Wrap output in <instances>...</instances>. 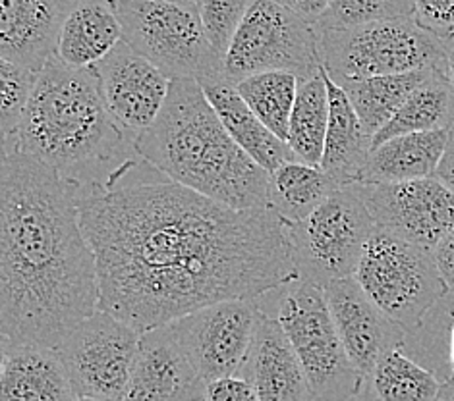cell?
<instances>
[{
    "instance_id": "cell-3",
    "label": "cell",
    "mask_w": 454,
    "mask_h": 401,
    "mask_svg": "<svg viewBox=\"0 0 454 401\" xmlns=\"http://www.w3.org/2000/svg\"><path fill=\"white\" fill-rule=\"evenodd\" d=\"M132 147L170 181L238 211H267L269 172L226 132L201 85L175 80L155 124Z\"/></svg>"
},
{
    "instance_id": "cell-17",
    "label": "cell",
    "mask_w": 454,
    "mask_h": 401,
    "mask_svg": "<svg viewBox=\"0 0 454 401\" xmlns=\"http://www.w3.org/2000/svg\"><path fill=\"white\" fill-rule=\"evenodd\" d=\"M72 0H0V58L41 72L57 54Z\"/></svg>"
},
{
    "instance_id": "cell-25",
    "label": "cell",
    "mask_w": 454,
    "mask_h": 401,
    "mask_svg": "<svg viewBox=\"0 0 454 401\" xmlns=\"http://www.w3.org/2000/svg\"><path fill=\"white\" fill-rule=\"evenodd\" d=\"M340 189L321 166L292 160L269 174V207L285 224L306 220Z\"/></svg>"
},
{
    "instance_id": "cell-24",
    "label": "cell",
    "mask_w": 454,
    "mask_h": 401,
    "mask_svg": "<svg viewBox=\"0 0 454 401\" xmlns=\"http://www.w3.org/2000/svg\"><path fill=\"white\" fill-rule=\"evenodd\" d=\"M437 68L418 70L398 75H377V78L350 80L339 83L348 96L367 137H373L393 120L408 96L424 85Z\"/></svg>"
},
{
    "instance_id": "cell-11",
    "label": "cell",
    "mask_w": 454,
    "mask_h": 401,
    "mask_svg": "<svg viewBox=\"0 0 454 401\" xmlns=\"http://www.w3.org/2000/svg\"><path fill=\"white\" fill-rule=\"evenodd\" d=\"M139 338L136 328L105 311L80 322L57 348L75 396L122 401Z\"/></svg>"
},
{
    "instance_id": "cell-1",
    "label": "cell",
    "mask_w": 454,
    "mask_h": 401,
    "mask_svg": "<svg viewBox=\"0 0 454 401\" xmlns=\"http://www.w3.org/2000/svg\"><path fill=\"white\" fill-rule=\"evenodd\" d=\"M78 181L82 227L97 258L99 311L139 334L215 303L263 299L298 280L286 224L238 211L175 181Z\"/></svg>"
},
{
    "instance_id": "cell-20",
    "label": "cell",
    "mask_w": 454,
    "mask_h": 401,
    "mask_svg": "<svg viewBox=\"0 0 454 401\" xmlns=\"http://www.w3.org/2000/svg\"><path fill=\"white\" fill-rule=\"evenodd\" d=\"M124 41L118 0H72L55 57L72 68H93Z\"/></svg>"
},
{
    "instance_id": "cell-38",
    "label": "cell",
    "mask_w": 454,
    "mask_h": 401,
    "mask_svg": "<svg viewBox=\"0 0 454 401\" xmlns=\"http://www.w3.org/2000/svg\"><path fill=\"white\" fill-rule=\"evenodd\" d=\"M442 42H445V60H442L441 70H442V73H445V78L454 91V35L445 39Z\"/></svg>"
},
{
    "instance_id": "cell-14",
    "label": "cell",
    "mask_w": 454,
    "mask_h": 401,
    "mask_svg": "<svg viewBox=\"0 0 454 401\" xmlns=\"http://www.w3.org/2000/svg\"><path fill=\"white\" fill-rule=\"evenodd\" d=\"M103 101L132 141L155 124L168 99L172 80L126 41L93 66Z\"/></svg>"
},
{
    "instance_id": "cell-30",
    "label": "cell",
    "mask_w": 454,
    "mask_h": 401,
    "mask_svg": "<svg viewBox=\"0 0 454 401\" xmlns=\"http://www.w3.org/2000/svg\"><path fill=\"white\" fill-rule=\"evenodd\" d=\"M400 18H414V0H331L316 27L348 29Z\"/></svg>"
},
{
    "instance_id": "cell-42",
    "label": "cell",
    "mask_w": 454,
    "mask_h": 401,
    "mask_svg": "<svg viewBox=\"0 0 454 401\" xmlns=\"http://www.w3.org/2000/svg\"><path fill=\"white\" fill-rule=\"evenodd\" d=\"M74 401H116V399H105V397H75Z\"/></svg>"
},
{
    "instance_id": "cell-19",
    "label": "cell",
    "mask_w": 454,
    "mask_h": 401,
    "mask_svg": "<svg viewBox=\"0 0 454 401\" xmlns=\"http://www.w3.org/2000/svg\"><path fill=\"white\" fill-rule=\"evenodd\" d=\"M67 366L55 348L3 338L0 401H74Z\"/></svg>"
},
{
    "instance_id": "cell-41",
    "label": "cell",
    "mask_w": 454,
    "mask_h": 401,
    "mask_svg": "<svg viewBox=\"0 0 454 401\" xmlns=\"http://www.w3.org/2000/svg\"><path fill=\"white\" fill-rule=\"evenodd\" d=\"M160 3H172V4H182V6H192V8H200L201 0H160Z\"/></svg>"
},
{
    "instance_id": "cell-15",
    "label": "cell",
    "mask_w": 454,
    "mask_h": 401,
    "mask_svg": "<svg viewBox=\"0 0 454 401\" xmlns=\"http://www.w3.org/2000/svg\"><path fill=\"white\" fill-rule=\"evenodd\" d=\"M207 382L193 368L170 327L144 332L122 401H201Z\"/></svg>"
},
{
    "instance_id": "cell-36",
    "label": "cell",
    "mask_w": 454,
    "mask_h": 401,
    "mask_svg": "<svg viewBox=\"0 0 454 401\" xmlns=\"http://www.w3.org/2000/svg\"><path fill=\"white\" fill-rule=\"evenodd\" d=\"M275 3L292 10V12L311 21V24H317L321 16L327 12L331 0H275Z\"/></svg>"
},
{
    "instance_id": "cell-12",
    "label": "cell",
    "mask_w": 454,
    "mask_h": 401,
    "mask_svg": "<svg viewBox=\"0 0 454 401\" xmlns=\"http://www.w3.org/2000/svg\"><path fill=\"white\" fill-rule=\"evenodd\" d=\"M262 301L234 299L190 312L168 327L205 382L240 376L250 353Z\"/></svg>"
},
{
    "instance_id": "cell-44",
    "label": "cell",
    "mask_w": 454,
    "mask_h": 401,
    "mask_svg": "<svg viewBox=\"0 0 454 401\" xmlns=\"http://www.w3.org/2000/svg\"><path fill=\"white\" fill-rule=\"evenodd\" d=\"M201 401H207V399H201Z\"/></svg>"
},
{
    "instance_id": "cell-13",
    "label": "cell",
    "mask_w": 454,
    "mask_h": 401,
    "mask_svg": "<svg viewBox=\"0 0 454 401\" xmlns=\"http://www.w3.org/2000/svg\"><path fill=\"white\" fill-rule=\"evenodd\" d=\"M360 191L377 227L427 251H435L454 227V191L437 176Z\"/></svg>"
},
{
    "instance_id": "cell-4",
    "label": "cell",
    "mask_w": 454,
    "mask_h": 401,
    "mask_svg": "<svg viewBox=\"0 0 454 401\" xmlns=\"http://www.w3.org/2000/svg\"><path fill=\"white\" fill-rule=\"evenodd\" d=\"M126 132L106 108L93 68H72L52 57L37 83L16 132L3 139L14 149L80 181L91 166L121 153Z\"/></svg>"
},
{
    "instance_id": "cell-34",
    "label": "cell",
    "mask_w": 454,
    "mask_h": 401,
    "mask_svg": "<svg viewBox=\"0 0 454 401\" xmlns=\"http://www.w3.org/2000/svg\"><path fill=\"white\" fill-rule=\"evenodd\" d=\"M207 401H262L254 386L242 376H226L207 384Z\"/></svg>"
},
{
    "instance_id": "cell-27",
    "label": "cell",
    "mask_w": 454,
    "mask_h": 401,
    "mask_svg": "<svg viewBox=\"0 0 454 401\" xmlns=\"http://www.w3.org/2000/svg\"><path fill=\"white\" fill-rule=\"evenodd\" d=\"M454 122V91L441 68L408 96L380 134L372 141V150L400 135L449 129Z\"/></svg>"
},
{
    "instance_id": "cell-35",
    "label": "cell",
    "mask_w": 454,
    "mask_h": 401,
    "mask_svg": "<svg viewBox=\"0 0 454 401\" xmlns=\"http://www.w3.org/2000/svg\"><path fill=\"white\" fill-rule=\"evenodd\" d=\"M434 257L449 289L454 294V227L445 235V240L435 247Z\"/></svg>"
},
{
    "instance_id": "cell-7",
    "label": "cell",
    "mask_w": 454,
    "mask_h": 401,
    "mask_svg": "<svg viewBox=\"0 0 454 401\" xmlns=\"http://www.w3.org/2000/svg\"><path fill=\"white\" fill-rule=\"evenodd\" d=\"M319 47L323 66L337 83L442 68L445 60V42L414 18L319 31Z\"/></svg>"
},
{
    "instance_id": "cell-40",
    "label": "cell",
    "mask_w": 454,
    "mask_h": 401,
    "mask_svg": "<svg viewBox=\"0 0 454 401\" xmlns=\"http://www.w3.org/2000/svg\"><path fill=\"white\" fill-rule=\"evenodd\" d=\"M454 319V317H452ZM449 361H450V376L454 378V322L450 327V340H449Z\"/></svg>"
},
{
    "instance_id": "cell-23",
    "label": "cell",
    "mask_w": 454,
    "mask_h": 401,
    "mask_svg": "<svg viewBox=\"0 0 454 401\" xmlns=\"http://www.w3.org/2000/svg\"><path fill=\"white\" fill-rule=\"evenodd\" d=\"M329 89V127L321 168L337 181L339 188L358 183V178L372 153V137H367L358 114L344 89L323 70Z\"/></svg>"
},
{
    "instance_id": "cell-8",
    "label": "cell",
    "mask_w": 454,
    "mask_h": 401,
    "mask_svg": "<svg viewBox=\"0 0 454 401\" xmlns=\"http://www.w3.org/2000/svg\"><path fill=\"white\" fill-rule=\"evenodd\" d=\"M124 41L167 78L198 81L224 78V58L205 35L200 8L160 0H118Z\"/></svg>"
},
{
    "instance_id": "cell-32",
    "label": "cell",
    "mask_w": 454,
    "mask_h": 401,
    "mask_svg": "<svg viewBox=\"0 0 454 401\" xmlns=\"http://www.w3.org/2000/svg\"><path fill=\"white\" fill-rule=\"evenodd\" d=\"M255 0H201L200 18L213 50L224 58Z\"/></svg>"
},
{
    "instance_id": "cell-39",
    "label": "cell",
    "mask_w": 454,
    "mask_h": 401,
    "mask_svg": "<svg viewBox=\"0 0 454 401\" xmlns=\"http://www.w3.org/2000/svg\"><path fill=\"white\" fill-rule=\"evenodd\" d=\"M439 401H454V378L452 376H449L447 381L442 382Z\"/></svg>"
},
{
    "instance_id": "cell-9",
    "label": "cell",
    "mask_w": 454,
    "mask_h": 401,
    "mask_svg": "<svg viewBox=\"0 0 454 401\" xmlns=\"http://www.w3.org/2000/svg\"><path fill=\"white\" fill-rule=\"evenodd\" d=\"M373 232L375 222L358 183L337 189L306 220L286 224L298 280L325 289L352 278Z\"/></svg>"
},
{
    "instance_id": "cell-5",
    "label": "cell",
    "mask_w": 454,
    "mask_h": 401,
    "mask_svg": "<svg viewBox=\"0 0 454 401\" xmlns=\"http://www.w3.org/2000/svg\"><path fill=\"white\" fill-rule=\"evenodd\" d=\"M354 278L367 299L408 335L424 327L427 314L450 294L434 251L377 226L364 247Z\"/></svg>"
},
{
    "instance_id": "cell-33",
    "label": "cell",
    "mask_w": 454,
    "mask_h": 401,
    "mask_svg": "<svg viewBox=\"0 0 454 401\" xmlns=\"http://www.w3.org/2000/svg\"><path fill=\"white\" fill-rule=\"evenodd\" d=\"M414 19L445 41L454 35V0H414Z\"/></svg>"
},
{
    "instance_id": "cell-26",
    "label": "cell",
    "mask_w": 454,
    "mask_h": 401,
    "mask_svg": "<svg viewBox=\"0 0 454 401\" xmlns=\"http://www.w3.org/2000/svg\"><path fill=\"white\" fill-rule=\"evenodd\" d=\"M404 348L388 350L364 378V401H439L442 382Z\"/></svg>"
},
{
    "instance_id": "cell-37",
    "label": "cell",
    "mask_w": 454,
    "mask_h": 401,
    "mask_svg": "<svg viewBox=\"0 0 454 401\" xmlns=\"http://www.w3.org/2000/svg\"><path fill=\"white\" fill-rule=\"evenodd\" d=\"M435 176L454 191V122L449 127L447 150H445V157H442V160H441V166H439Z\"/></svg>"
},
{
    "instance_id": "cell-21",
    "label": "cell",
    "mask_w": 454,
    "mask_h": 401,
    "mask_svg": "<svg viewBox=\"0 0 454 401\" xmlns=\"http://www.w3.org/2000/svg\"><path fill=\"white\" fill-rule=\"evenodd\" d=\"M449 129L400 135L375 147L358 178L360 186H381L434 178L445 157Z\"/></svg>"
},
{
    "instance_id": "cell-29",
    "label": "cell",
    "mask_w": 454,
    "mask_h": 401,
    "mask_svg": "<svg viewBox=\"0 0 454 401\" xmlns=\"http://www.w3.org/2000/svg\"><path fill=\"white\" fill-rule=\"evenodd\" d=\"M300 78L288 72L255 73L236 83L238 93L254 114L283 141H288L290 118L298 96Z\"/></svg>"
},
{
    "instance_id": "cell-10",
    "label": "cell",
    "mask_w": 454,
    "mask_h": 401,
    "mask_svg": "<svg viewBox=\"0 0 454 401\" xmlns=\"http://www.w3.org/2000/svg\"><path fill=\"white\" fill-rule=\"evenodd\" d=\"M321 70L316 24L275 0H255L224 57V78L234 85L265 72H288L306 80Z\"/></svg>"
},
{
    "instance_id": "cell-2",
    "label": "cell",
    "mask_w": 454,
    "mask_h": 401,
    "mask_svg": "<svg viewBox=\"0 0 454 401\" xmlns=\"http://www.w3.org/2000/svg\"><path fill=\"white\" fill-rule=\"evenodd\" d=\"M97 311L99 274L80 220L78 181L20 150L3 149V338L57 350Z\"/></svg>"
},
{
    "instance_id": "cell-31",
    "label": "cell",
    "mask_w": 454,
    "mask_h": 401,
    "mask_svg": "<svg viewBox=\"0 0 454 401\" xmlns=\"http://www.w3.org/2000/svg\"><path fill=\"white\" fill-rule=\"evenodd\" d=\"M37 72H31L18 64L0 58V127L3 139L12 135L37 83Z\"/></svg>"
},
{
    "instance_id": "cell-28",
    "label": "cell",
    "mask_w": 454,
    "mask_h": 401,
    "mask_svg": "<svg viewBox=\"0 0 454 401\" xmlns=\"http://www.w3.org/2000/svg\"><path fill=\"white\" fill-rule=\"evenodd\" d=\"M323 70L311 78L300 80L286 141L294 157L311 166H321L329 127V89Z\"/></svg>"
},
{
    "instance_id": "cell-43",
    "label": "cell",
    "mask_w": 454,
    "mask_h": 401,
    "mask_svg": "<svg viewBox=\"0 0 454 401\" xmlns=\"http://www.w3.org/2000/svg\"><path fill=\"white\" fill-rule=\"evenodd\" d=\"M450 317H454V305H452V309H450Z\"/></svg>"
},
{
    "instance_id": "cell-16",
    "label": "cell",
    "mask_w": 454,
    "mask_h": 401,
    "mask_svg": "<svg viewBox=\"0 0 454 401\" xmlns=\"http://www.w3.org/2000/svg\"><path fill=\"white\" fill-rule=\"evenodd\" d=\"M325 296L344 350L364 378L388 350L406 343L408 334L367 299L354 276L334 281Z\"/></svg>"
},
{
    "instance_id": "cell-18",
    "label": "cell",
    "mask_w": 454,
    "mask_h": 401,
    "mask_svg": "<svg viewBox=\"0 0 454 401\" xmlns=\"http://www.w3.org/2000/svg\"><path fill=\"white\" fill-rule=\"evenodd\" d=\"M240 376L254 386L262 401H313L304 366L283 324L263 307Z\"/></svg>"
},
{
    "instance_id": "cell-22",
    "label": "cell",
    "mask_w": 454,
    "mask_h": 401,
    "mask_svg": "<svg viewBox=\"0 0 454 401\" xmlns=\"http://www.w3.org/2000/svg\"><path fill=\"white\" fill-rule=\"evenodd\" d=\"M201 89L221 118L226 132L269 174L286 165V162L298 160L286 141L278 139L254 114L252 108L242 99V95L238 93L234 83L221 80L203 85Z\"/></svg>"
},
{
    "instance_id": "cell-6",
    "label": "cell",
    "mask_w": 454,
    "mask_h": 401,
    "mask_svg": "<svg viewBox=\"0 0 454 401\" xmlns=\"http://www.w3.org/2000/svg\"><path fill=\"white\" fill-rule=\"evenodd\" d=\"M277 319L304 366L313 401L358 399L364 376L350 361L325 289L294 280L278 289Z\"/></svg>"
}]
</instances>
